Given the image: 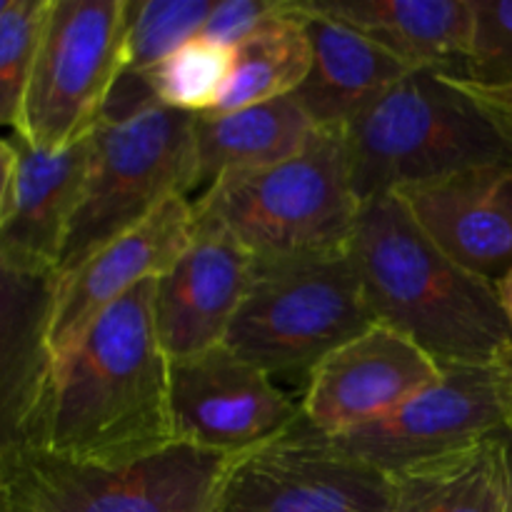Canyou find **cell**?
Wrapping results in <instances>:
<instances>
[{
  "label": "cell",
  "mask_w": 512,
  "mask_h": 512,
  "mask_svg": "<svg viewBox=\"0 0 512 512\" xmlns=\"http://www.w3.org/2000/svg\"><path fill=\"white\" fill-rule=\"evenodd\" d=\"M155 280L110 305L55 365L43 448L83 463L123 465L175 443L170 360L153 318Z\"/></svg>",
  "instance_id": "obj_1"
},
{
  "label": "cell",
  "mask_w": 512,
  "mask_h": 512,
  "mask_svg": "<svg viewBox=\"0 0 512 512\" xmlns=\"http://www.w3.org/2000/svg\"><path fill=\"white\" fill-rule=\"evenodd\" d=\"M348 255L375 323L438 365H493L512 345L498 288L443 253L398 195L360 208Z\"/></svg>",
  "instance_id": "obj_2"
},
{
  "label": "cell",
  "mask_w": 512,
  "mask_h": 512,
  "mask_svg": "<svg viewBox=\"0 0 512 512\" xmlns=\"http://www.w3.org/2000/svg\"><path fill=\"white\" fill-rule=\"evenodd\" d=\"M360 205L410 185L480 168H512V143L438 70H413L345 123Z\"/></svg>",
  "instance_id": "obj_3"
},
{
  "label": "cell",
  "mask_w": 512,
  "mask_h": 512,
  "mask_svg": "<svg viewBox=\"0 0 512 512\" xmlns=\"http://www.w3.org/2000/svg\"><path fill=\"white\" fill-rule=\"evenodd\" d=\"M195 220L253 258L345 250L360 215L343 128H315L293 158L228 173L193 200Z\"/></svg>",
  "instance_id": "obj_4"
},
{
  "label": "cell",
  "mask_w": 512,
  "mask_h": 512,
  "mask_svg": "<svg viewBox=\"0 0 512 512\" xmlns=\"http://www.w3.org/2000/svg\"><path fill=\"white\" fill-rule=\"evenodd\" d=\"M373 323L348 250L253 258L225 345L270 378L308 380L325 355Z\"/></svg>",
  "instance_id": "obj_5"
},
{
  "label": "cell",
  "mask_w": 512,
  "mask_h": 512,
  "mask_svg": "<svg viewBox=\"0 0 512 512\" xmlns=\"http://www.w3.org/2000/svg\"><path fill=\"white\" fill-rule=\"evenodd\" d=\"M195 115L170 108L143 110L93 130L88 183L65 240L58 278L115 238L133 230L160 205L198 188Z\"/></svg>",
  "instance_id": "obj_6"
},
{
  "label": "cell",
  "mask_w": 512,
  "mask_h": 512,
  "mask_svg": "<svg viewBox=\"0 0 512 512\" xmlns=\"http://www.w3.org/2000/svg\"><path fill=\"white\" fill-rule=\"evenodd\" d=\"M230 455L173 443L123 465L83 463L43 445L0 458L8 512H210Z\"/></svg>",
  "instance_id": "obj_7"
},
{
  "label": "cell",
  "mask_w": 512,
  "mask_h": 512,
  "mask_svg": "<svg viewBox=\"0 0 512 512\" xmlns=\"http://www.w3.org/2000/svg\"><path fill=\"white\" fill-rule=\"evenodd\" d=\"M125 0H48L15 135L38 150L88 138L120 73Z\"/></svg>",
  "instance_id": "obj_8"
},
{
  "label": "cell",
  "mask_w": 512,
  "mask_h": 512,
  "mask_svg": "<svg viewBox=\"0 0 512 512\" xmlns=\"http://www.w3.org/2000/svg\"><path fill=\"white\" fill-rule=\"evenodd\" d=\"M505 430L503 375L493 365H440L438 380L390 413L340 435L328 448L383 475L440 458Z\"/></svg>",
  "instance_id": "obj_9"
},
{
  "label": "cell",
  "mask_w": 512,
  "mask_h": 512,
  "mask_svg": "<svg viewBox=\"0 0 512 512\" xmlns=\"http://www.w3.org/2000/svg\"><path fill=\"white\" fill-rule=\"evenodd\" d=\"M388 475L328 448L303 418L230 460L210 512H385Z\"/></svg>",
  "instance_id": "obj_10"
},
{
  "label": "cell",
  "mask_w": 512,
  "mask_h": 512,
  "mask_svg": "<svg viewBox=\"0 0 512 512\" xmlns=\"http://www.w3.org/2000/svg\"><path fill=\"white\" fill-rule=\"evenodd\" d=\"M170 420L175 443L235 458L288 433L300 403L223 343L170 360Z\"/></svg>",
  "instance_id": "obj_11"
},
{
  "label": "cell",
  "mask_w": 512,
  "mask_h": 512,
  "mask_svg": "<svg viewBox=\"0 0 512 512\" xmlns=\"http://www.w3.org/2000/svg\"><path fill=\"white\" fill-rule=\"evenodd\" d=\"M440 365L405 335L373 323L325 355L305 380L300 418L313 433L360 428L438 380Z\"/></svg>",
  "instance_id": "obj_12"
},
{
  "label": "cell",
  "mask_w": 512,
  "mask_h": 512,
  "mask_svg": "<svg viewBox=\"0 0 512 512\" xmlns=\"http://www.w3.org/2000/svg\"><path fill=\"white\" fill-rule=\"evenodd\" d=\"M198 233L193 200L173 198L58 278L50 350L55 365L78 345L85 330L145 280H155L188 250Z\"/></svg>",
  "instance_id": "obj_13"
},
{
  "label": "cell",
  "mask_w": 512,
  "mask_h": 512,
  "mask_svg": "<svg viewBox=\"0 0 512 512\" xmlns=\"http://www.w3.org/2000/svg\"><path fill=\"white\" fill-rule=\"evenodd\" d=\"M253 255L225 230L200 225L193 243L155 280L153 318L168 360L225 343L248 290Z\"/></svg>",
  "instance_id": "obj_14"
},
{
  "label": "cell",
  "mask_w": 512,
  "mask_h": 512,
  "mask_svg": "<svg viewBox=\"0 0 512 512\" xmlns=\"http://www.w3.org/2000/svg\"><path fill=\"white\" fill-rule=\"evenodd\" d=\"M58 278L0 263V458L40 445L55 383L50 350Z\"/></svg>",
  "instance_id": "obj_15"
},
{
  "label": "cell",
  "mask_w": 512,
  "mask_h": 512,
  "mask_svg": "<svg viewBox=\"0 0 512 512\" xmlns=\"http://www.w3.org/2000/svg\"><path fill=\"white\" fill-rule=\"evenodd\" d=\"M393 195L465 270L498 283L512 268V168L470 170Z\"/></svg>",
  "instance_id": "obj_16"
},
{
  "label": "cell",
  "mask_w": 512,
  "mask_h": 512,
  "mask_svg": "<svg viewBox=\"0 0 512 512\" xmlns=\"http://www.w3.org/2000/svg\"><path fill=\"white\" fill-rule=\"evenodd\" d=\"M90 135L53 153L15 138L18 170L8 218L0 225V263L25 275L58 278L65 240L88 183Z\"/></svg>",
  "instance_id": "obj_17"
},
{
  "label": "cell",
  "mask_w": 512,
  "mask_h": 512,
  "mask_svg": "<svg viewBox=\"0 0 512 512\" xmlns=\"http://www.w3.org/2000/svg\"><path fill=\"white\" fill-rule=\"evenodd\" d=\"M358 30L413 70L463 78L473 43V0H305Z\"/></svg>",
  "instance_id": "obj_18"
},
{
  "label": "cell",
  "mask_w": 512,
  "mask_h": 512,
  "mask_svg": "<svg viewBox=\"0 0 512 512\" xmlns=\"http://www.w3.org/2000/svg\"><path fill=\"white\" fill-rule=\"evenodd\" d=\"M310 43V70L290 98L315 128H345L350 118L413 73L405 63L348 25L330 20L300 0Z\"/></svg>",
  "instance_id": "obj_19"
},
{
  "label": "cell",
  "mask_w": 512,
  "mask_h": 512,
  "mask_svg": "<svg viewBox=\"0 0 512 512\" xmlns=\"http://www.w3.org/2000/svg\"><path fill=\"white\" fill-rule=\"evenodd\" d=\"M385 512H512L508 430L388 475Z\"/></svg>",
  "instance_id": "obj_20"
},
{
  "label": "cell",
  "mask_w": 512,
  "mask_h": 512,
  "mask_svg": "<svg viewBox=\"0 0 512 512\" xmlns=\"http://www.w3.org/2000/svg\"><path fill=\"white\" fill-rule=\"evenodd\" d=\"M315 125L293 98L268 100L223 115H195L198 188L228 173L268 168L308 145Z\"/></svg>",
  "instance_id": "obj_21"
},
{
  "label": "cell",
  "mask_w": 512,
  "mask_h": 512,
  "mask_svg": "<svg viewBox=\"0 0 512 512\" xmlns=\"http://www.w3.org/2000/svg\"><path fill=\"white\" fill-rule=\"evenodd\" d=\"M310 70V43L300 0H288L283 13L258 35L233 50V65L220 103L205 115H223L248 105L290 98Z\"/></svg>",
  "instance_id": "obj_22"
},
{
  "label": "cell",
  "mask_w": 512,
  "mask_h": 512,
  "mask_svg": "<svg viewBox=\"0 0 512 512\" xmlns=\"http://www.w3.org/2000/svg\"><path fill=\"white\" fill-rule=\"evenodd\" d=\"M233 65V50L205 38H193L160 60L143 78H115L150 95L160 108L205 115L220 103Z\"/></svg>",
  "instance_id": "obj_23"
},
{
  "label": "cell",
  "mask_w": 512,
  "mask_h": 512,
  "mask_svg": "<svg viewBox=\"0 0 512 512\" xmlns=\"http://www.w3.org/2000/svg\"><path fill=\"white\" fill-rule=\"evenodd\" d=\"M215 0H125L118 78H143L160 60L198 38Z\"/></svg>",
  "instance_id": "obj_24"
},
{
  "label": "cell",
  "mask_w": 512,
  "mask_h": 512,
  "mask_svg": "<svg viewBox=\"0 0 512 512\" xmlns=\"http://www.w3.org/2000/svg\"><path fill=\"white\" fill-rule=\"evenodd\" d=\"M48 0H10L0 13V128L15 130Z\"/></svg>",
  "instance_id": "obj_25"
},
{
  "label": "cell",
  "mask_w": 512,
  "mask_h": 512,
  "mask_svg": "<svg viewBox=\"0 0 512 512\" xmlns=\"http://www.w3.org/2000/svg\"><path fill=\"white\" fill-rule=\"evenodd\" d=\"M463 80L512 83V0H473V43Z\"/></svg>",
  "instance_id": "obj_26"
},
{
  "label": "cell",
  "mask_w": 512,
  "mask_h": 512,
  "mask_svg": "<svg viewBox=\"0 0 512 512\" xmlns=\"http://www.w3.org/2000/svg\"><path fill=\"white\" fill-rule=\"evenodd\" d=\"M288 0H220L213 3L200 38L235 50L273 23L285 10Z\"/></svg>",
  "instance_id": "obj_27"
},
{
  "label": "cell",
  "mask_w": 512,
  "mask_h": 512,
  "mask_svg": "<svg viewBox=\"0 0 512 512\" xmlns=\"http://www.w3.org/2000/svg\"><path fill=\"white\" fill-rule=\"evenodd\" d=\"M455 83L490 115L495 125L505 133L512 143V83L508 85H478L470 80L455 78Z\"/></svg>",
  "instance_id": "obj_28"
},
{
  "label": "cell",
  "mask_w": 512,
  "mask_h": 512,
  "mask_svg": "<svg viewBox=\"0 0 512 512\" xmlns=\"http://www.w3.org/2000/svg\"><path fill=\"white\" fill-rule=\"evenodd\" d=\"M15 170H18V145L0 138V225L5 223L13 200Z\"/></svg>",
  "instance_id": "obj_29"
},
{
  "label": "cell",
  "mask_w": 512,
  "mask_h": 512,
  "mask_svg": "<svg viewBox=\"0 0 512 512\" xmlns=\"http://www.w3.org/2000/svg\"><path fill=\"white\" fill-rule=\"evenodd\" d=\"M500 375H503V398H505V430L512 440V345L498 358Z\"/></svg>",
  "instance_id": "obj_30"
},
{
  "label": "cell",
  "mask_w": 512,
  "mask_h": 512,
  "mask_svg": "<svg viewBox=\"0 0 512 512\" xmlns=\"http://www.w3.org/2000/svg\"><path fill=\"white\" fill-rule=\"evenodd\" d=\"M495 288H498V298H500V305H503V313H505V320H508L510 325V333H512V268L508 273L503 275V278L495 283Z\"/></svg>",
  "instance_id": "obj_31"
},
{
  "label": "cell",
  "mask_w": 512,
  "mask_h": 512,
  "mask_svg": "<svg viewBox=\"0 0 512 512\" xmlns=\"http://www.w3.org/2000/svg\"><path fill=\"white\" fill-rule=\"evenodd\" d=\"M0 512H8V503H5V493H3V483H0Z\"/></svg>",
  "instance_id": "obj_32"
},
{
  "label": "cell",
  "mask_w": 512,
  "mask_h": 512,
  "mask_svg": "<svg viewBox=\"0 0 512 512\" xmlns=\"http://www.w3.org/2000/svg\"><path fill=\"white\" fill-rule=\"evenodd\" d=\"M8 3H10V0H0V13H3V10L8 8Z\"/></svg>",
  "instance_id": "obj_33"
}]
</instances>
